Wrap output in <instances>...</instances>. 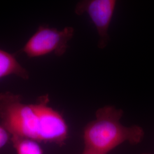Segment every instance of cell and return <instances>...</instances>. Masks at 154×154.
Returning a JSON list of instances; mask_svg holds the SVG:
<instances>
[{
	"label": "cell",
	"mask_w": 154,
	"mask_h": 154,
	"mask_svg": "<svg viewBox=\"0 0 154 154\" xmlns=\"http://www.w3.org/2000/svg\"><path fill=\"white\" fill-rule=\"evenodd\" d=\"M48 95L37 103L25 104L21 97L6 92L0 94V119L1 125L11 137L32 139L41 142L49 109Z\"/></svg>",
	"instance_id": "7a4b0ae2"
},
{
	"label": "cell",
	"mask_w": 154,
	"mask_h": 154,
	"mask_svg": "<svg viewBox=\"0 0 154 154\" xmlns=\"http://www.w3.org/2000/svg\"><path fill=\"white\" fill-rule=\"evenodd\" d=\"M16 75L23 79H28V72L11 54L0 50V78Z\"/></svg>",
	"instance_id": "5b68a950"
},
{
	"label": "cell",
	"mask_w": 154,
	"mask_h": 154,
	"mask_svg": "<svg viewBox=\"0 0 154 154\" xmlns=\"http://www.w3.org/2000/svg\"><path fill=\"white\" fill-rule=\"evenodd\" d=\"M123 112L111 106L97 111L95 118L84 128V149L100 154H108L123 143L135 145L144 137L141 127L125 126L121 122Z\"/></svg>",
	"instance_id": "6da1fadb"
},
{
	"label": "cell",
	"mask_w": 154,
	"mask_h": 154,
	"mask_svg": "<svg viewBox=\"0 0 154 154\" xmlns=\"http://www.w3.org/2000/svg\"><path fill=\"white\" fill-rule=\"evenodd\" d=\"M11 140L17 154H44L38 142L17 137H11Z\"/></svg>",
	"instance_id": "8992f818"
},
{
	"label": "cell",
	"mask_w": 154,
	"mask_h": 154,
	"mask_svg": "<svg viewBox=\"0 0 154 154\" xmlns=\"http://www.w3.org/2000/svg\"><path fill=\"white\" fill-rule=\"evenodd\" d=\"M9 140H11V135L5 128L0 125V149L5 146Z\"/></svg>",
	"instance_id": "52a82bcc"
},
{
	"label": "cell",
	"mask_w": 154,
	"mask_h": 154,
	"mask_svg": "<svg viewBox=\"0 0 154 154\" xmlns=\"http://www.w3.org/2000/svg\"><path fill=\"white\" fill-rule=\"evenodd\" d=\"M82 154H100L99 153H97V152H94L93 151H88L87 149H83V151Z\"/></svg>",
	"instance_id": "ba28073f"
},
{
	"label": "cell",
	"mask_w": 154,
	"mask_h": 154,
	"mask_svg": "<svg viewBox=\"0 0 154 154\" xmlns=\"http://www.w3.org/2000/svg\"></svg>",
	"instance_id": "9c48e42d"
},
{
	"label": "cell",
	"mask_w": 154,
	"mask_h": 154,
	"mask_svg": "<svg viewBox=\"0 0 154 154\" xmlns=\"http://www.w3.org/2000/svg\"><path fill=\"white\" fill-rule=\"evenodd\" d=\"M116 0H86L77 4L75 11L78 15L88 14L99 34V46L104 48L109 40L108 30L114 15Z\"/></svg>",
	"instance_id": "277c9868"
},
{
	"label": "cell",
	"mask_w": 154,
	"mask_h": 154,
	"mask_svg": "<svg viewBox=\"0 0 154 154\" xmlns=\"http://www.w3.org/2000/svg\"><path fill=\"white\" fill-rule=\"evenodd\" d=\"M74 32L72 27H66L60 30L41 27L25 45L23 51L29 57H38L51 53L63 55Z\"/></svg>",
	"instance_id": "3957f363"
}]
</instances>
